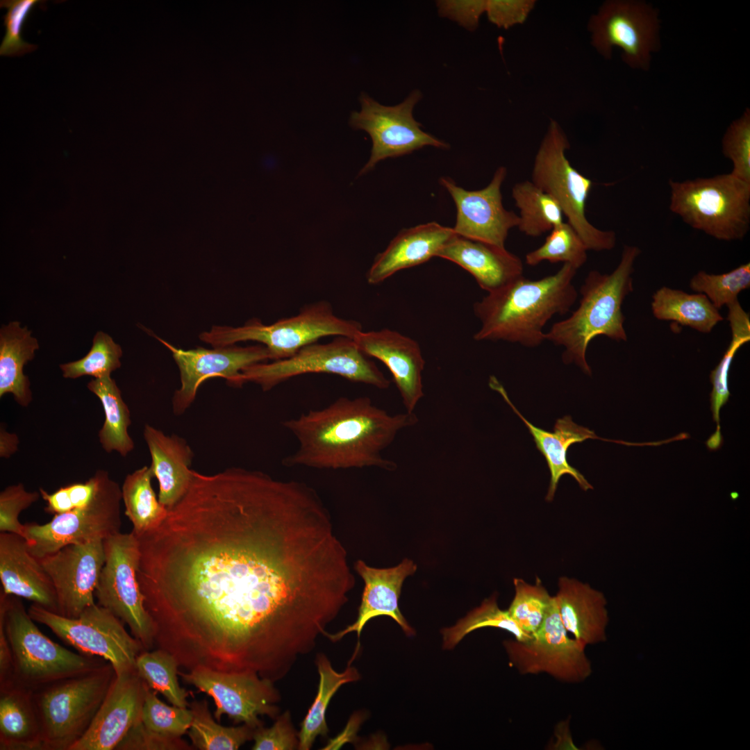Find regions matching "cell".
I'll use <instances>...</instances> for the list:
<instances>
[{
	"instance_id": "cell-1",
	"label": "cell",
	"mask_w": 750,
	"mask_h": 750,
	"mask_svg": "<svg viewBox=\"0 0 750 750\" xmlns=\"http://www.w3.org/2000/svg\"><path fill=\"white\" fill-rule=\"evenodd\" d=\"M137 537L155 647L188 670L282 678L355 585L316 490L258 470H194L162 523Z\"/></svg>"
},
{
	"instance_id": "cell-2",
	"label": "cell",
	"mask_w": 750,
	"mask_h": 750,
	"mask_svg": "<svg viewBox=\"0 0 750 750\" xmlns=\"http://www.w3.org/2000/svg\"><path fill=\"white\" fill-rule=\"evenodd\" d=\"M416 414H390L367 397H340L281 422L295 438L296 450L282 460L287 467L347 469L397 467L383 451L402 430L418 423Z\"/></svg>"
},
{
	"instance_id": "cell-3",
	"label": "cell",
	"mask_w": 750,
	"mask_h": 750,
	"mask_svg": "<svg viewBox=\"0 0 750 750\" xmlns=\"http://www.w3.org/2000/svg\"><path fill=\"white\" fill-rule=\"evenodd\" d=\"M577 269L563 264L554 274L531 281L524 276L474 304L481 322L476 341H505L535 347L545 341L544 328L556 315L569 312L577 298L572 283Z\"/></svg>"
},
{
	"instance_id": "cell-4",
	"label": "cell",
	"mask_w": 750,
	"mask_h": 750,
	"mask_svg": "<svg viewBox=\"0 0 750 750\" xmlns=\"http://www.w3.org/2000/svg\"><path fill=\"white\" fill-rule=\"evenodd\" d=\"M640 252L638 247L625 245L619 263L612 273L590 271L581 288L578 308L545 333V340L565 348L562 358L565 364L574 362L585 374L591 375L585 356L595 337L604 335L616 341H626L622 305L633 291V265Z\"/></svg>"
},
{
	"instance_id": "cell-5",
	"label": "cell",
	"mask_w": 750,
	"mask_h": 750,
	"mask_svg": "<svg viewBox=\"0 0 750 750\" xmlns=\"http://www.w3.org/2000/svg\"><path fill=\"white\" fill-rule=\"evenodd\" d=\"M3 622L12 659V683L33 692L56 681L90 672L108 661L74 653L44 635L19 597L0 590Z\"/></svg>"
},
{
	"instance_id": "cell-6",
	"label": "cell",
	"mask_w": 750,
	"mask_h": 750,
	"mask_svg": "<svg viewBox=\"0 0 750 750\" xmlns=\"http://www.w3.org/2000/svg\"><path fill=\"white\" fill-rule=\"evenodd\" d=\"M669 210L719 240H742L750 228V183L731 173L669 181Z\"/></svg>"
},
{
	"instance_id": "cell-7",
	"label": "cell",
	"mask_w": 750,
	"mask_h": 750,
	"mask_svg": "<svg viewBox=\"0 0 750 750\" xmlns=\"http://www.w3.org/2000/svg\"><path fill=\"white\" fill-rule=\"evenodd\" d=\"M115 676L107 662L33 692L42 750H69L90 727Z\"/></svg>"
},
{
	"instance_id": "cell-8",
	"label": "cell",
	"mask_w": 750,
	"mask_h": 750,
	"mask_svg": "<svg viewBox=\"0 0 750 750\" xmlns=\"http://www.w3.org/2000/svg\"><path fill=\"white\" fill-rule=\"evenodd\" d=\"M362 331L360 323L337 316L329 302L321 300L306 305L294 316L266 325L253 318L238 327L214 326L199 335L213 347L253 341L267 349L270 360L287 358L305 346L326 336L354 338Z\"/></svg>"
},
{
	"instance_id": "cell-9",
	"label": "cell",
	"mask_w": 750,
	"mask_h": 750,
	"mask_svg": "<svg viewBox=\"0 0 750 750\" xmlns=\"http://www.w3.org/2000/svg\"><path fill=\"white\" fill-rule=\"evenodd\" d=\"M307 374H328L348 381L387 389L390 381L376 363L360 350L354 339L335 336L331 342H317L284 359L252 365L244 369L235 387L246 383L259 385L265 392L292 378Z\"/></svg>"
},
{
	"instance_id": "cell-10",
	"label": "cell",
	"mask_w": 750,
	"mask_h": 750,
	"mask_svg": "<svg viewBox=\"0 0 750 750\" xmlns=\"http://www.w3.org/2000/svg\"><path fill=\"white\" fill-rule=\"evenodd\" d=\"M569 148L565 132L557 122L551 120L535 157L531 181L556 199L588 250H611L616 235L597 228L588 219L586 203L592 181L570 164L565 156Z\"/></svg>"
},
{
	"instance_id": "cell-11",
	"label": "cell",
	"mask_w": 750,
	"mask_h": 750,
	"mask_svg": "<svg viewBox=\"0 0 750 750\" xmlns=\"http://www.w3.org/2000/svg\"><path fill=\"white\" fill-rule=\"evenodd\" d=\"M96 490L85 506L56 515L45 524H24V539L37 558L72 544L105 540L120 532L122 488L107 471L94 474Z\"/></svg>"
},
{
	"instance_id": "cell-12",
	"label": "cell",
	"mask_w": 750,
	"mask_h": 750,
	"mask_svg": "<svg viewBox=\"0 0 750 750\" xmlns=\"http://www.w3.org/2000/svg\"><path fill=\"white\" fill-rule=\"evenodd\" d=\"M105 562L94 596L129 628L145 650L155 647V628L138 578L140 551L138 537L119 532L103 540Z\"/></svg>"
},
{
	"instance_id": "cell-13",
	"label": "cell",
	"mask_w": 750,
	"mask_h": 750,
	"mask_svg": "<svg viewBox=\"0 0 750 750\" xmlns=\"http://www.w3.org/2000/svg\"><path fill=\"white\" fill-rule=\"evenodd\" d=\"M28 612L35 622L48 627L80 653L108 661L116 674L135 669L138 656L145 650L120 619L96 603L75 618L63 617L35 603Z\"/></svg>"
},
{
	"instance_id": "cell-14",
	"label": "cell",
	"mask_w": 750,
	"mask_h": 750,
	"mask_svg": "<svg viewBox=\"0 0 750 750\" xmlns=\"http://www.w3.org/2000/svg\"><path fill=\"white\" fill-rule=\"evenodd\" d=\"M509 660L522 674L546 673L558 681L577 683L592 674L585 649L569 637L558 612L555 597L533 638L503 642Z\"/></svg>"
},
{
	"instance_id": "cell-15",
	"label": "cell",
	"mask_w": 750,
	"mask_h": 750,
	"mask_svg": "<svg viewBox=\"0 0 750 750\" xmlns=\"http://www.w3.org/2000/svg\"><path fill=\"white\" fill-rule=\"evenodd\" d=\"M422 98V92L415 90L403 102L386 106L361 94L360 110L351 113L349 124L355 129L367 132L372 147L369 161L360 174L369 172L382 160L408 154L426 146L448 148L444 142L424 132L415 119L413 109Z\"/></svg>"
},
{
	"instance_id": "cell-16",
	"label": "cell",
	"mask_w": 750,
	"mask_h": 750,
	"mask_svg": "<svg viewBox=\"0 0 750 750\" xmlns=\"http://www.w3.org/2000/svg\"><path fill=\"white\" fill-rule=\"evenodd\" d=\"M182 678L199 692L212 698L214 717L219 722L226 715L235 724L242 723L256 729L263 726L259 715L276 719L279 712L275 705L280 694L274 682L254 672H223L196 667L188 672H178Z\"/></svg>"
},
{
	"instance_id": "cell-17",
	"label": "cell",
	"mask_w": 750,
	"mask_h": 750,
	"mask_svg": "<svg viewBox=\"0 0 750 750\" xmlns=\"http://www.w3.org/2000/svg\"><path fill=\"white\" fill-rule=\"evenodd\" d=\"M592 43L606 58L613 47L623 51V60L633 68L647 69L651 53L658 47L656 12L638 1H608L589 24Z\"/></svg>"
},
{
	"instance_id": "cell-18",
	"label": "cell",
	"mask_w": 750,
	"mask_h": 750,
	"mask_svg": "<svg viewBox=\"0 0 750 750\" xmlns=\"http://www.w3.org/2000/svg\"><path fill=\"white\" fill-rule=\"evenodd\" d=\"M154 336L172 352L179 369L181 387L172 398L173 411L177 415L183 414L191 406L200 385L207 379L223 378L228 384L235 386L236 380L244 369L270 360L267 349L261 344L184 350Z\"/></svg>"
},
{
	"instance_id": "cell-19",
	"label": "cell",
	"mask_w": 750,
	"mask_h": 750,
	"mask_svg": "<svg viewBox=\"0 0 750 750\" xmlns=\"http://www.w3.org/2000/svg\"><path fill=\"white\" fill-rule=\"evenodd\" d=\"M38 560L53 585L57 614L75 618L95 603L94 592L105 562L103 540L69 544Z\"/></svg>"
},
{
	"instance_id": "cell-20",
	"label": "cell",
	"mask_w": 750,
	"mask_h": 750,
	"mask_svg": "<svg viewBox=\"0 0 750 750\" xmlns=\"http://www.w3.org/2000/svg\"><path fill=\"white\" fill-rule=\"evenodd\" d=\"M506 174L505 167H499L485 188L474 191L460 188L449 178H441L440 183L457 208L453 229L458 235L505 247L509 231L519 224V216L503 206L501 188Z\"/></svg>"
},
{
	"instance_id": "cell-21",
	"label": "cell",
	"mask_w": 750,
	"mask_h": 750,
	"mask_svg": "<svg viewBox=\"0 0 750 750\" xmlns=\"http://www.w3.org/2000/svg\"><path fill=\"white\" fill-rule=\"evenodd\" d=\"M149 686L136 668L116 674L92 722L69 750H112L141 721Z\"/></svg>"
},
{
	"instance_id": "cell-22",
	"label": "cell",
	"mask_w": 750,
	"mask_h": 750,
	"mask_svg": "<svg viewBox=\"0 0 750 750\" xmlns=\"http://www.w3.org/2000/svg\"><path fill=\"white\" fill-rule=\"evenodd\" d=\"M353 339L367 356L379 360L388 367L406 412H414L424 395L422 372L425 360L419 344L388 328L362 331Z\"/></svg>"
},
{
	"instance_id": "cell-23",
	"label": "cell",
	"mask_w": 750,
	"mask_h": 750,
	"mask_svg": "<svg viewBox=\"0 0 750 750\" xmlns=\"http://www.w3.org/2000/svg\"><path fill=\"white\" fill-rule=\"evenodd\" d=\"M355 569L365 582L357 619L335 633L326 631L324 636L336 642L349 633L356 632L359 638L365 625L371 619L381 615L390 617L408 636L412 635L415 631L401 614L398 603L403 582L415 572L417 565L406 558L396 567L378 569L359 560L355 563Z\"/></svg>"
},
{
	"instance_id": "cell-24",
	"label": "cell",
	"mask_w": 750,
	"mask_h": 750,
	"mask_svg": "<svg viewBox=\"0 0 750 750\" xmlns=\"http://www.w3.org/2000/svg\"><path fill=\"white\" fill-rule=\"evenodd\" d=\"M0 581L6 594L26 599L58 613L50 578L38 558L29 551L25 539L17 534L0 533Z\"/></svg>"
},
{
	"instance_id": "cell-25",
	"label": "cell",
	"mask_w": 750,
	"mask_h": 750,
	"mask_svg": "<svg viewBox=\"0 0 750 750\" xmlns=\"http://www.w3.org/2000/svg\"><path fill=\"white\" fill-rule=\"evenodd\" d=\"M489 386L501 395L514 412L522 420L533 436L536 448L544 457L551 474L549 486L545 498L547 501L553 500L559 481L565 474L572 476L583 490L593 489L583 475L568 462L569 448L574 444L582 442L588 439H599L617 443H622V441L599 438L593 431L576 424L568 415L556 420L553 432L536 427L529 422L512 404L503 386L496 377L490 378Z\"/></svg>"
},
{
	"instance_id": "cell-26",
	"label": "cell",
	"mask_w": 750,
	"mask_h": 750,
	"mask_svg": "<svg viewBox=\"0 0 750 750\" xmlns=\"http://www.w3.org/2000/svg\"><path fill=\"white\" fill-rule=\"evenodd\" d=\"M437 257L450 260L471 274L481 289L496 291L523 276L521 259L500 247L456 234Z\"/></svg>"
},
{
	"instance_id": "cell-27",
	"label": "cell",
	"mask_w": 750,
	"mask_h": 750,
	"mask_svg": "<svg viewBox=\"0 0 750 750\" xmlns=\"http://www.w3.org/2000/svg\"><path fill=\"white\" fill-rule=\"evenodd\" d=\"M456 234L453 228L436 222L401 231L388 247L376 256L367 273V282L372 285L381 283L400 270L437 256Z\"/></svg>"
},
{
	"instance_id": "cell-28",
	"label": "cell",
	"mask_w": 750,
	"mask_h": 750,
	"mask_svg": "<svg viewBox=\"0 0 750 750\" xmlns=\"http://www.w3.org/2000/svg\"><path fill=\"white\" fill-rule=\"evenodd\" d=\"M555 596L561 622L582 646L606 641L607 601L602 592L576 579L561 577Z\"/></svg>"
},
{
	"instance_id": "cell-29",
	"label": "cell",
	"mask_w": 750,
	"mask_h": 750,
	"mask_svg": "<svg viewBox=\"0 0 750 750\" xmlns=\"http://www.w3.org/2000/svg\"><path fill=\"white\" fill-rule=\"evenodd\" d=\"M144 438L151 458L150 466L159 484L158 500L170 510L190 486L193 451L182 438L167 435L149 424L144 426Z\"/></svg>"
},
{
	"instance_id": "cell-30",
	"label": "cell",
	"mask_w": 750,
	"mask_h": 750,
	"mask_svg": "<svg viewBox=\"0 0 750 750\" xmlns=\"http://www.w3.org/2000/svg\"><path fill=\"white\" fill-rule=\"evenodd\" d=\"M33 694L15 684L0 688L1 750H42Z\"/></svg>"
},
{
	"instance_id": "cell-31",
	"label": "cell",
	"mask_w": 750,
	"mask_h": 750,
	"mask_svg": "<svg viewBox=\"0 0 750 750\" xmlns=\"http://www.w3.org/2000/svg\"><path fill=\"white\" fill-rule=\"evenodd\" d=\"M39 349L35 338L26 326L17 321L3 325L0 329V397L12 394L15 401L27 407L32 401L31 383L24 367Z\"/></svg>"
},
{
	"instance_id": "cell-32",
	"label": "cell",
	"mask_w": 750,
	"mask_h": 750,
	"mask_svg": "<svg viewBox=\"0 0 750 750\" xmlns=\"http://www.w3.org/2000/svg\"><path fill=\"white\" fill-rule=\"evenodd\" d=\"M652 312L660 320H669L708 333L723 320L722 316L703 294H688L662 287L653 295Z\"/></svg>"
},
{
	"instance_id": "cell-33",
	"label": "cell",
	"mask_w": 750,
	"mask_h": 750,
	"mask_svg": "<svg viewBox=\"0 0 750 750\" xmlns=\"http://www.w3.org/2000/svg\"><path fill=\"white\" fill-rule=\"evenodd\" d=\"M87 388L99 399L104 410L105 420L98 433L102 448L107 453L117 451L126 456L134 448L128 432L131 415L115 381L110 376L94 378Z\"/></svg>"
},
{
	"instance_id": "cell-34",
	"label": "cell",
	"mask_w": 750,
	"mask_h": 750,
	"mask_svg": "<svg viewBox=\"0 0 750 750\" xmlns=\"http://www.w3.org/2000/svg\"><path fill=\"white\" fill-rule=\"evenodd\" d=\"M316 665L319 676L318 690L298 733V749L300 750L310 749L318 736L327 735L328 728L326 713L331 699L342 685L360 678L355 667L348 666L342 672H336L322 653L317 655Z\"/></svg>"
},
{
	"instance_id": "cell-35",
	"label": "cell",
	"mask_w": 750,
	"mask_h": 750,
	"mask_svg": "<svg viewBox=\"0 0 750 750\" xmlns=\"http://www.w3.org/2000/svg\"><path fill=\"white\" fill-rule=\"evenodd\" d=\"M153 476L151 466H144L128 474L122 487L125 515L137 536L160 526L168 514L151 486Z\"/></svg>"
},
{
	"instance_id": "cell-36",
	"label": "cell",
	"mask_w": 750,
	"mask_h": 750,
	"mask_svg": "<svg viewBox=\"0 0 750 750\" xmlns=\"http://www.w3.org/2000/svg\"><path fill=\"white\" fill-rule=\"evenodd\" d=\"M512 197L519 210L517 228L527 236L538 237L564 222L558 203L531 181L516 183Z\"/></svg>"
},
{
	"instance_id": "cell-37",
	"label": "cell",
	"mask_w": 750,
	"mask_h": 750,
	"mask_svg": "<svg viewBox=\"0 0 750 750\" xmlns=\"http://www.w3.org/2000/svg\"><path fill=\"white\" fill-rule=\"evenodd\" d=\"M192 714L188 731L192 747L199 750H236L253 740L254 731L246 724L224 726L213 719L206 699L190 704Z\"/></svg>"
},
{
	"instance_id": "cell-38",
	"label": "cell",
	"mask_w": 750,
	"mask_h": 750,
	"mask_svg": "<svg viewBox=\"0 0 750 750\" xmlns=\"http://www.w3.org/2000/svg\"><path fill=\"white\" fill-rule=\"evenodd\" d=\"M178 667L172 654L158 648L141 652L135 663L138 674L149 688L162 694L172 705L188 708L189 692L178 683Z\"/></svg>"
},
{
	"instance_id": "cell-39",
	"label": "cell",
	"mask_w": 750,
	"mask_h": 750,
	"mask_svg": "<svg viewBox=\"0 0 750 750\" xmlns=\"http://www.w3.org/2000/svg\"><path fill=\"white\" fill-rule=\"evenodd\" d=\"M485 627H495L507 631L519 641H526L533 638L522 630L508 610L499 608L497 596L493 595L485 599L479 607L469 612L456 625L442 629L443 648L451 649L466 635Z\"/></svg>"
},
{
	"instance_id": "cell-40",
	"label": "cell",
	"mask_w": 750,
	"mask_h": 750,
	"mask_svg": "<svg viewBox=\"0 0 750 750\" xmlns=\"http://www.w3.org/2000/svg\"><path fill=\"white\" fill-rule=\"evenodd\" d=\"M587 251L577 232L569 224L563 222L550 231L542 246L526 255L525 261L530 266L543 261L561 262L578 269L587 261Z\"/></svg>"
},
{
	"instance_id": "cell-41",
	"label": "cell",
	"mask_w": 750,
	"mask_h": 750,
	"mask_svg": "<svg viewBox=\"0 0 750 750\" xmlns=\"http://www.w3.org/2000/svg\"><path fill=\"white\" fill-rule=\"evenodd\" d=\"M121 347L103 331H98L92 339L89 352L82 358L61 364L60 368L65 378H78L91 376L99 378L110 376L121 367Z\"/></svg>"
},
{
	"instance_id": "cell-42",
	"label": "cell",
	"mask_w": 750,
	"mask_h": 750,
	"mask_svg": "<svg viewBox=\"0 0 750 750\" xmlns=\"http://www.w3.org/2000/svg\"><path fill=\"white\" fill-rule=\"evenodd\" d=\"M513 583L515 594L507 610L522 630L533 636L540 626L553 597L538 578L534 585L522 578H514Z\"/></svg>"
},
{
	"instance_id": "cell-43",
	"label": "cell",
	"mask_w": 750,
	"mask_h": 750,
	"mask_svg": "<svg viewBox=\"0 0 750 750\" xmlns=\"http://www.w3.org/2000/svg\"><path fill=\"white\" fill-rule=\"evenodd\" d=\"M690 288L705 294L717 309L738 300L740 292L750 287V263L721 274L700 271L690 280Z\"/></svg>"
},
{
	"instance_id": "cell-44",
	"label": "cell",
	"mask_w": 750,
	"mask_h": 750,
	"mask_svg": "<svg viewBox=\"0 0 750 750\" xmlns=\"http://www.w3.org/2000/svg\"><path fill=\"white\" fill-rule=\"evenodd\" d=\"M148 688L142 711L141 722L152 733L177 738L185 734L192 723V711L188 708L169 706Z\"/></svg>"
},
{
	"instance_id": "cell-45",
	"label": "cell",
	"mask_w": 750,
	"mask_h": 750,
	"mask_svg": "<svg viewBox=\"0 0 750 750\" xmlns=\"http://www.w3.org/2000/svg\"><path fill=\"white\" fill-rule=\"evenodd\" d=\"M749 340L750 339L732 336L731 342L721 361L710 375L712 384L710 397V408L713 420L716 423L715 433L706 441V446L710 451L719 449L723 442L720 431L719 412L722 407L728 401L731 395L728 386V377L733 358L738 349Z\"/></svg>"
},
{
	"instance_id": "cell-46",
	"label": "cell",
	"mask_w": 750,
	"mask_h": 750,
	"mask_svg": "<svg viewBox=\"0 0 750 750\" xmlns=\"http://www.w3.org/2000/svg\"><path fill=\"white\" fill-rule=\"evenodd\" d=\"M39 0H1V8L7 9L3 16L6 33L0 46V55L21 56L32 52L37 46L25 42L22 38L23 26Z\"/></svg>"
},
{
	"instance_id": "cell-47",
	"label": "cell",
	"mask_w": 750,
	"mask_h": 750,
	"mask_svg": "<svg viewBox=\"0 0 750 750\" xmlns=\"http://www.w3.org/2000/svg\"><path fill=\"white\" fill-rule=\"evenodd\" d=\"M722 152L733 164L731 174L750 183V112L734 120L722 139Z\"/></svg>"
},
{
	"instance_id": "cell-48",
	"label": "cell",
	"mask_w": 750,
	"mask_h": 750,
	"mask_svg": "<svg viewBox=\"0 0 750 750\" xmlns=\"http://www.w3.org/2000/svg\"><path fill=\"white\" fill-rule=\"evenodd\" d=\"M40 492H28L19 483L6 487L0 493V531L24 538V524L19 520L22 510L38 501Z\"/></svg>"
},
{
	"instance_id": "cell-49",
	"label": "cell",
	"mask_w": 750,
	"mask_h": 750,
	"mask_svg": "<svg viewBox=\"0 0 750 750\" xmlns=\"http://www.w3.org/2000/svg\"><path fill=\"white\" fill-rule=\"evenodd\" d=\"M253 750H292L298 749V733L294 729L290 714L286 710L278 715L269 728L259 727L254 731Z\"/></svg>"
},
{
	"instance_id": "cell-50",
	"label": "cell",
	"mask_w": 750,
	"mask_h": 750,
	"mask_svg": "<svg viewBox=\"0 0 750 750\" xmlns=\"http://www.w3.org/2000/svg\"><path fill=\"white\" fill-rule=\"evenodd\" d=\"M192 746L181 738H167L147 729L141 721L133 726L118 744L120 750H192Z\"/></svg>"
},
{
	"instance_id": "cell-51",
	"label": "cell",
	"mask_w": 750,
	"mask_h": 750,
	"mask_svg": "<svg viewBox=\"0 0 750 750\" xmlns=\"http://www.w3.org/2000/svg\"><path fill=\"white\" fill-rule=\"evenodd\" d=\"M535 3L533 0H488L485 12L490 22L506 29L523 24Z\"/></svg>"
},
{
	"instance_id": "cell-52",
	"label": "cell",
	"mask_w": 750,
	"mask_h": 750,
	"mask_svg": "<svg viewBox=\"0 0 750 750\" xmlns=\"http://www.w3.org/2000/svg\"><path fill=\"white\" fill-rule=\"evenodd\" d=\"M440 15L456 22L469 31L475 30L485 12V0H442L437 1Z\"/></svg>"
},
{
	"instance_id": "cell-53",
	"label": "cell",
	"mask_w": 750,
	"mask_h": 750,
	"mask_svg": "<svg viewBox=\"0 0 750 750\" xmlns=\"http://www.w3.org/2000/svg\"><path fill=\"white\" fill-rule=\"evenodd\" d=\"M39 492L46 502L44 510L47 513L56 515L74 510L67 485L60 488L51 494L48 493L42 488L39 489Z\"/></svg>"
},
{
	"instance_id": "cell-54",
	"label": "cell",
	"mask_w": 750,
	"mask_h": 750,
	"mask_svg": "<svg viewBox=\"0 0 750 750\" xmlns=\"http://www.w3.org/2000/svg\"><path fill=\"white\" fill-rule=\"evenodd\" d=\"M728 319L730 322L732 336L750 339V321L749 315L742 309L738 301L727 306Z\"/></svg>"
},
{
	"instance_id": "cell-55",
	"label": "cell",
	"mask_w": 750,
	"mask_h": 750,
	"mask_svg": "<svg viewBox=\"0 0 750 750\" xmlns=\"http://www.w3.org/2000/svg\"><path fill=\"white\" fill-rule=\"evenodd\" d=\"M361 722L362 716L360 714L353 715L342 731L331 739L322 749H339L346 743L353 742Z\"/></svg>"
},
{
	"instance_id": "cell-56",
	"label": "cell",
	"mask_w": 750,
	"mask_h": 750,
	"mask_svg": "<svg viewBox=\"0 0 750 750\" xmlns=\"http://www.w3.org/2000/svg\"><path fill=\"white\" fill-rule=\"evenodd\" d=\"M19 442V440L16 434L8 433L3 427H1L0 457L10 458L17 451Z\"/></svg>"
}]
</instances>
